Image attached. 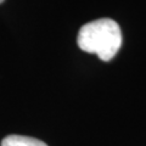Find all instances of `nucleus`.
I'll list each match as a JSON object with an SVG mask.
<instances>
[{
    "label": "nucleus",
    "mask_w": 146,
    "mask_h": 146,
    "mask_svg": "<svg viewBox=\"0 0 146 146\" xmlns=\"http://www.w3.org/2000/svg\"><path fill=\"white\" fill-rule=\"evenodd\" d=\"M77 44L80 50L95 54L101 61H111L122 46L119 25L111 18H100L79 29Z\"/></svg>",
    "instance_id": "obj_1"
},
{
    "label": "nucleus",
    "mask_w": 146,
    "mask_h": 146,
    "mask_svg": "<svg viewBox=\"0 0 146 146\" xmlns=\"http://www.w3.org/2000/svg\"><path fill=\"white\" fill-rule=\"evenodd\" d=\"M1 146H48L44 141L25 135H9L1 141Z\"/></svg>",
    "instance_id": "obj_2"
},
{
    "label": "nucleus",
    "mask_w": 146,
    "mask_h": 146,
    "mask_svg": "<svg viewBox=\"0 0 146 146\" xmlns=\"http://www.w3.org/2000/svg\"><path fill=\"white\" fill-rule=\"evenodd\" d=\"M3 1H4V0H0V4H1V3H3Z\"/></svg>",
    "instance_id": "obj_3"
}]
</instances>
